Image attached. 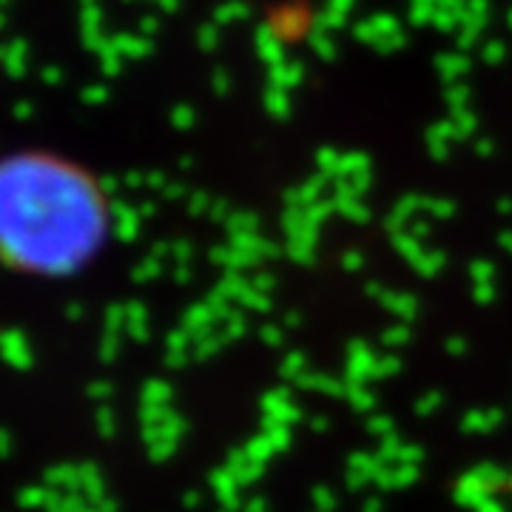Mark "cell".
<instances>
[{"label":"cell","instance_id":"cell-1","mask_svg":"<svg viewBox=\"0 0 512 512\" xmlns=\"http://www.w3.org/2000/svg\"><path fill=\"white\" fill-rule=\"evenodd\" d=\"M111 205L89 168L55 151L0 157V265L29 276H69L106 245Z\"/></svg>","mask_w":512,"mask_h":512}]
</instances>
